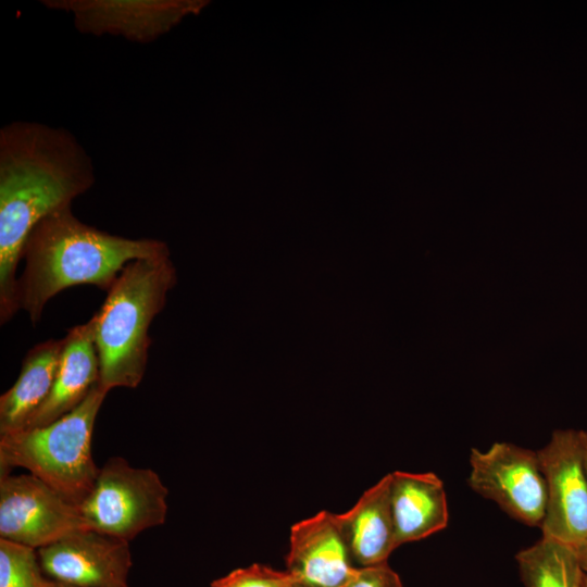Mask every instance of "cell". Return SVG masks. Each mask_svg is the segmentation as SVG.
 <instances>
[{
    "label": "cell",
    "mask_w": 587,
    "mask_h": 587,
    "mask_svg": "<svg viewBox=\"0 0 587 587\" xmlns=\"http://www.w3.org/2000/svg\"><path fill=\"white\" fill-rule=\"evenodd\" d=\"M95 183L93 163L63 127L14 121L0 129V321L16 313V270L27 237Z\"/></svg>",
    "instance_id": "cell-1"
},
{
    "label": "cell",
    "mask_w": 587,
    "mask_h": 587,
    "mask_svg": "<svg viewBox=\"0 0 587 587\" xmlns=\"http://www.w3.org/2000/svg\"><path fill=\"white\" fill-rule=\"evenodd\" d=\"M171 255L159 239H132L79 221L71 205L42 218L23 248L25 268L17 280V304L33 323L46 303L63 289L93 285L109 290L132 261Z\"/></svg>",
    "instance_id": "cell-2"
},
{
    "label": "cell",
    "mask_w": 587,
    "mask_h": 587,
    "mask_svg": "<svg viewBox=\"0 0 587 587\" xmlns=\"http://www.w3.org/2000/svg\"><path fill=\"white\" fill-rule=\"evenodd\" d=\"M177 282L171 255L129 262L92 316L99 385L136 388L142 380L152 342L149 327Z\"/></svg>",
    "instance_id": "cell-3"
},
{
    "label": "cell",
    "mask_w": 587,
    "mask_h": 587,
    "mask_svg": "<svg viewBox=\"0 0 587 587\" xmlns=\"http://www.w3.org/2000/svg\"><path fill=\"white\" fill-rule=\"evenodd\" d=\"M107 394L98 382L77 408L59 420L0 435V475L23 467L79 508L100 471L91 441Z\"/></svg>",
    "instance_id": "cell-4"
},
{
    "label": "cell",
    "mask_w": 587,
    "mask_h": 587,
    "mask_svg": "<svg viewBox=\"0 0 587 587\" xmlns=\"http://www.w3.org/2000/svg\"><path fill=\"white\" fill-rule=\"evenodd\" d=\"M167 496L168 489L155 471L113 457L100 467L79 509L91 529L130 541L165 522Z\"/></svg>",
    "instance_id": "cell-5"
},
{
    "label": "cell",
    "mask_w": 587,
    "mask_h": 587,
    "mask_svg": "<svg viewBox=\"0 0 587 587\" xmlns=\"http://www.w3.org/2000/svg\"><path fill=\"white\" fill-rule=\"evenodd\" d=\"M469 486L528 526H541L547 489L537 452L510 442L471 449Z\"/></svg>",
    "instance_id": "cell-6"
},
{
    "label": "cell",
    "mask_w": 587,
    "mask_h": 587,
    "mask_svg": "<svg viewBox=\"0 0 587 587\" xmlns=\"http://www.w3.org/2000/svg\"><path fill=\"white\" fill-rule=\"evenodd\" d=\"M86 528L80 509L35 475H0L1 539L37 550Z\"/></svg>",
    "instance_id": "cell-7"
},
{
    "label": "cell",
    "mask_w": 587,
    "mask_h": 587,
    "mask_svg": "<svg viewBox=\"0 0 587 587\" xmlns=\"http://www.w3.org/2000/svg\"><path fill=\"white\" fill-rule=\"evenodd\" d=\"M536 452L547 489L542 536L576 547L587 539V475L580 432L557 430Z\"/></svg>",
    "instance_id": "cell-8"
},
{
    "label": "cell",
    "mask_w": 587,
    "mask_h": 587,
    "mask_svg": "<svg viewBox=\"0 0 587 587\" xmlns=\"http://www.w3.org/2000/svg\"><path fill=\"white\" fill-rule=\"evenodd\" d=\"M74 17L84 34L118 35L135 42H150L170 32L204 2L187 0H58L41 1Z\"/></svg>",
    "instance_id": "cell-9"
},
{
    "label": "cell",
    "mask_w": 587,
    "mask_h": 587,
    "mask_svg": "<svg viewBox=\"0 0 587 587\" xmlns=\"http://www.w3.org/2000/svg\"><path fill=\"white\" fill-rule=\"evenodd\" d=\"M43 572L73 587H129V541L86 528L37 549Z\"/></svg>",
    "instance_id": "cell-10"
},
{
    "label": "cell",
    "mask_w": 587,
    "mask_h": 587,
    "mask_svg": "<svg viewBox=\"0 0 587 587\" xmlns=\"http://www.w3.org/2000/svg\"><path fill=\"white\" fill-rule=\"evenodd\" d=\"M287 571L312 587H346L357 571L335 513L320 511L290 528Z\"/></svg>",
    "instance_id": "cell-11"
},
{
    "label": "cell",
    "mask_w": 587,
    "mask_h": 587,
    "mask_svg": "<svg viewBox=\"0 0 587 587\" xmlns=\"http://www.w3.org/2000/svg\"><path fill=\"white\" fill-rule=\"evenodd\" d=\"M98 382L99 361L95 345V321L91 317L72 327L63 338L53 387L24 429L48 425L70 413L84 401Z\"/></svg>",
    "instance_id": "cell-12"
},
{
    "label": "cell",
    "mask_w": 587,
    "mask_h": 587,
    "mask_svg": "<svg viewBox=\"0 0 587 587\" xmlns=\"http://www.w3.org/2000/svg\"><path fill=\"white\" fill-rule=\"evenodd\" d=\"M391 474L366 489L352 508L335 513L358 566L386 563L398 548L390 501Z\"/></svg>",
    "instance_id": "cell-13"
},
{
    "label": "cell",
    "mask_w": 587,
    "mask_h": 587,
    "mask_svg": "<svg viewBox=\"0 0 587 587\" xmlns=\"http://www.w3.org/2000/svg\"><path fill=\"white\" fill-rule=\"evenodd\" d=\"M390 501L398 547L447 527L449 510L444 482L433 472L395 471Z\"/></svg>",
    "instance_id": "cell-14"
},
{
    "label": "cell",
    "mask_w": 587,
    "mask_h": 587,
    "mask_svg": "<svg viewBox=\"0 0 587 587\" xmlns=\"http://www.w3.org/2000/svg\"><path fill=\"white\" fill-rule=\"evenodd\" d=\"M63 348L62 339L33 347L16 382L0 397V435L22 430L47 400L53 387Z\"/></svg>",
    "instance_id": "cell-15"
},
{
    "label": "cell",
    "mask_w": 587,
    "mask_h": 587,
    "mask_svg": "<svg viewBox=\"0 0 587 587\" xmlns=\"http://www.w3.org/2000/svg\"><path fill=\"white\" fill-rule=\"evenodd\" d=\"M515 560L524 587H586V573L570 545L542 536Z\"/></svg>",
    "instance_id": "cell-16"
},
{
    "label": "cell",
    "mask_w": 587,
    "mask_h": 587,
    "mask_svg": "<svg viewBox=\"0 0 587 587\" xmlns=\"http://www.w3.org/2000/svg\"><path fill=\"white\" fill-rule=\"evenodd\" d=\"M0 587H73L49 577L37 550L0 538Z\"/></svg>",
    "instance_id": "cell-17"
},
{
    "label": "cell",
    "mask_w": 587,
    "mask_h": 587,
    "mask_svg": "<svg viewBox=\"0 0 587 587\" xmlns=\"http://www.w3.org/2000/svg\"><path fill=\"white\" fill-rule=\"evenodd\" d=\"M294 582L298 580L287 570L254 563L213 580L210 587H288Z\"/></svg>",
    "instance_id": "cell-18"
},
{
    "label": "cell",
    "mask_w": 587,
    "mask_h": 587,
    "mask_svg": "<svg viewBox=\"0 0 587 587\" xmlns=\"http://www.w3.org/2000/svg\"><path fill=\"white\" fill-rule=\"evenodd\" d=\"M346 587H402L401 579L388 562L358 566Z\"/></svg>",
    "instance_id": "cell-19"
},
{
    "label": "cell",
    "mask_w": 587,
    "mask_h": 587,
    "mask_svg": "<svg viewBox=\"0 0 587 587\" xmlns=\"http://www.w3.org/2000/svg\"><path fill=\"white\" fill-rule=\"evenodd\" d=\"M583 571L587 574V539L574 547Z\"/></svg>",
    "instance_id": "cell-20"
},
{
    "label": "cell",
    "mask_w": 587,
    "mask_h": 587,
    "mask_svg": "<svg viewBox=\"0 0 587 587\" xmlns=\"http://www.w3.org/2000/svg\"><path fill=\"white\" fill-rule=\"evenodd\" d=\"M580 435H582V442H583L584 465H585V471L587 475V432L580 430Z\"/></svg>",
    "instance_id": "cell-21"
},
{
    "label": "cell",
    "mask_w": 587,
    "mask_h": 587,
    "mask_svg": "<svg viewBox=\"0 0 587 587\" xmlns=\"http://www.w3.org/2000/svg\"><path fill=\"white\" fill-rule=\"evenodd\" d=\"M288 587H312V586L302 584V583H300V582H294V583H291Z\"/></svg>",
    "instance_id": "cell-22"
},
{
    "label": "cell",
    "mask_w": 587,
    "mask_h": 587,
    "mask_svg": "<svg viewBox=\"0 0 587 587\" xmlns=\"http://www.w3.org/2000/svg\"><path fill=\"white\" fill-rule=\"evenodd\" d=\"M586 587H587V574H586Z\"/></svg>",
    "instance_id": "cell-23"
}]
</instances>
